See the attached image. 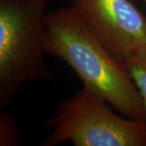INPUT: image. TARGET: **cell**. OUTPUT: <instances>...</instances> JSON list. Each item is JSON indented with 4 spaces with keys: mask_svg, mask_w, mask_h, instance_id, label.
I'll use <instances>...</instances> for the list:
<instances>
[{
    "mask_svg": "<svg viewBox=\"0 0 146 146\" xmlns=\"http://www.w3.org/2000/svg\"><path fill=\"white\" fill-rule=\"evenodd\" d=\"M142 1H143V2L145 3V6H146V0H142Z\"/></svg>",
    "mask_w": 146,
    "mask_h": 146,
    "instance_id": "52a82bcc",
    "label": "cell"
},
{
    "mask_svg": "<svg viewBox=\"0 0 146 146\" xmlns=\"http://www.w3.org/2000/svg\"><path fill=\"white\" fill-rule=\"evenodd\" d=\"M72 5L118 58L126 62L146 51V16L130 0H73Z\"/></svg>",
    "mask_w": 146,
    "mask_h": 146,
    "instance_id": "277c9868",
    "label": "cell"
},
{
    "mask_svg": "<svg viewBox=\"0 0 146 146\" xmlns=\"http://www.w3.org/2000/svg\"><path fill=\"white\" fill-rule=\"evenodd\" d=\"M102 96L84 87L61 102L44 125L53 128L42 146H146V121L121 117Z\"/></svg>",
    "mask_w": 146,
    "mask_h": 146,
    "instance_id": "3957f363",
    "label": "cell"
},
{
    "mask_svg": "<svg viewBox=\"0 0 146 146\" xmlns=\"http://www.w3.org/2000/svg\"><path fill=\"white\" fill-rule=\"evenodd\" d=\"M46 50L123 116L146 121L145 105L125 62L105 46L73 5L48 12Z\"/></svg>",
    "mask_w": 146,
    "mask_h": 146,
    "instance_id": "6da1fadb",
    "label": "cell"
},
{
    "mask_svg": "<svg viewBox=\"0 0 146 146\" xmlns=\"http://www.w3.org/2000/svg\"><path fill=\"white\" fill-rule=\"evenodd\" d=\"M50 1L0 0V111L25 83L54 76L46 62Z\"/></svg>",
    "mask_w": 146,
    "mask_h": 146,
    "instance_id": "7a4b0ae2",
    "label": "cell"
},
{
    "mask_svg": "<svg viewBox=\"0 0 146 146\" xmlns=\"http://www.w3.org/2000/svg\"><path fill=\"white\" fill-rule=\"evenodd\" d=\"M22 145V138L16 125L15 117L11 113L1 111L0 146Z\"/></svg>",
    "mask_w": 146,
    "mask_h": 146,
    "instance_id": "5b68a950",
    "label": "cell"
},
{
    "mask_svg": "<svg viewBox=\"0 0 146 146\" xmlns=\"http://www.w3.org/2000/svg\"><path fill=\"white\" fill-rule=\"evenodd\" d=\"M146 107V51L125 62Z\"/></svg>",
    "mask_w": 146,
    "mask_h": 146,
    "instance_id": "8992f818",
    "label": "cell"
}]
</instances>
